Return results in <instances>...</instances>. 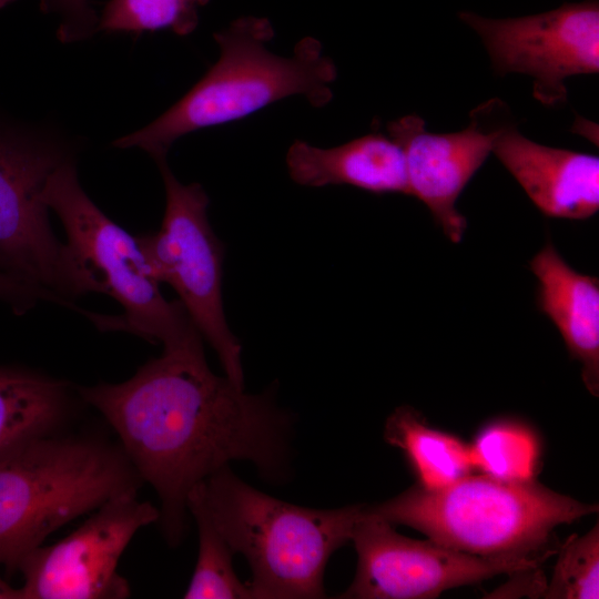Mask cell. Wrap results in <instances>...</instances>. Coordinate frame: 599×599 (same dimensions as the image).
I'll return each mask as SVG.
<instances>
[{
	"label": "cell",
	"instance_id": "6da1fadb",
	"mask_svg": "<svg viewBox=\"0 0 599 599\" xmlns=\"http://www.w3.org/2000/svg\"><path fill=\"white\" fill-rule=\"evenodd\" d=\"M78 393L111 425L140 479L158 494L159 522L171 546L184 536L190 490L216 470L247 460L267 479L285 471L290 416L271 390L247 394L214 374L202 336L163 347L124 382Z\"/></svg>",
	"mask_w": 599,
	"mask_h": 599
},
{
	"label": "cell",
	"instance_id": "7a4b0ae2",
	"mask_svg": "<svg viewBox=\"0 0 599 599\" xmlns=\"http://www.w3.org/2000/svg\"><path fill=\"white\" fill-rule=\"evenodd\" d=\"M273 37L271 21L255 16L215 32L220 54L206 73L159 118L113 145L141 149L156 162L166 159L177 139L242 120L283 99L302 95L313 106L326 105L337 70L321 42L303 38L291 57H282L267 48Z\"/></svg>",
	"mask_w": 599,
	"mask_h": 599
},
{
	"label": "cell",
	"instance_id": "3957f363",
	"mask_svg": "<svg viewBox=\"0 0 599 599\" xmlns=\"http://www.w3.org/2000/svg\"><path fill=\"white\" fill-rule=\"evenodd\" d=\"M598 512L535 479L469 474L439 488L416 485L365 514L404 525L451 549L484 557H548L556 527Z\"/></svg>",
	"mask_w": 599,
	"mask_h": 599
},
{
	"label": "cell",
	"instance_id": "277c9868",
	"mask_svg": "<svg viewBox=\"0 0 599 599\" xmlns=\"http://www.w3.org/2000/svg\"><path fill=\"white\" fill-rule=\"evenodd\" d=\"M211 517L252 570L256 599L324 598L332 554L351 540L364 506L312 509L266 495L236 477L229 465L204 480Z\"/></svg>",
	"mask_w": 599,
	"mask_h": 599
},
{
	"label": "cell",
	"instance_id": "5b68a950",
	"mask_svg": "<svg viewBox=\"0 0 599 599\" xmlns=\"http://www.w3.org/2000/svg\"><path fill=\"white\" fill-rule=\"evenodd\" d=\"M141 479L120 445L51 434L0 458V565L21 559L69 521Z\"/></svg>",
	"mask_w": 599,
	"mask_h": 599
},
{
	"label": "cell",
	"instance_id": "8992f818",
	"mask_svg": "<svg viewBox=\"0 0 599 599\" xmlns=\"http://www.w3.org/2000/svg\"><path fill=\"white\" fill-rule=\"evenodd\" d=\"M41 200L63 224L74 295L103 293L123 308L116 317L88 313L101 329L129 332L163 347L201 335L181 302L162 295L138 237L108 217L83 191L74 159L52 172Z\"/></svg>",
	"mask_w": 599,
	"mask_h": 599
},
{
	"label": "cell",
	"instance_id": "52a82bcc",
	"mask_svg": "<svg viewBox=\"0 0 599 599\" xmlns=\"http://www.w3.org/2000/svg\"><path fill=\"white\" fill-rule=\"evenodd\" d=\"M165 189L158 232L138 236L152 274L174 288L191 321L215 351L225 376L244 388L241 344L229 327L222 297L223 246L209 219V197L199 183L183 184L166 159L156 161Z\"/></svg>",
	"mask_w": 599,
	"mask_h": 599
},
{
	"label": "cell",
	"instance_id": "ba28073f",
	"mask_svg": "<svg viewBox=\"0 0 599 599\" xmlns=\"http://www.w3.org/2000/svg\"><path fill=\"white\" fill-rule=\"evenodd\" d=\"M70 159L59 138L0 120V272L68 302L75 296L64 244L53 234L41 194Z\"/></svg>",
	"mask_w": 599,
	"mask_h": 599
},
{
	"label": "cell",
	"instance_id": "9c48e42d",
	"mask_svg": "<svg viewBox=\"0 0 599 599\" xmlns=\"http://www.w3.org/2000/svg\"><path fill=\"white\" fill-rule=\"evenodd\" d=\"M351 540L358 561L355 578L338 598L429 599L443 591L481 582L498 575L535 570L547 557H484L433 540L399 535L392 524L365 514Z\"/></svg>",
	"mask_w": 599,
	"mask_h": 599
},
{
	"label": "cell",
	"instance_id": "30bf717a",
	"mask_svg": "<svg viewBox=\"0 0 599 599\" xmlns=\"http://www.w3.org/2000/svg\"><path fill=\"white\" fill-rule=\"evenodd\" d=\"M138 491L116 495L73 532L28 552L18 568L22 599H123L129 582L116 571L134 535L160 519V509L141 501Z\"/></svg>",
	"mask_w": 599,
	"mask_h": 599
},
{
	"label": "cell",
	"instance_id": "8fae6325",
	"mask_svg": "<svg viewBox=\"0 0 599 599\" xmlns=\"http://www.w3.org/2000/svg\"><path fill=\"white\" fill-rule=\"evenodd\" d=\"M459 19L481 39L496 73L534 78V97L565 102V79L599 70V3L585 0L531 16L494 19L471 11Z\"/></svg>",
	"mask_w": 599,
	"mask_h": 599
},
{
	"label": "cell",
	"instance_id": "7c38bea8",
	"mask_svg": "<svg viewBox=\"0 0 599 599\" xmlns=\"http://www.w3.org/2000/svg\"><path fill=\"white\" fill-rule=\"evenodd\" d=\"M506 110L501 100H489L470 112L466 129L451 133L428 132L418 115L387 123L388 135L405 154L410 195L428 207L453 243H460L467 229L456 202L491 153L494 140L506 124L497 120Z\"/></svg>",
	"mask_w": 599,
	"mask_h": 599
},
{
	"label": "cell",
	"instance_id": "4fadbf2b",
	"mask_svg": "<svg viewBox=\"0 0 599 599\" xmlns=\"http://www.w3.org/2000/svg\"><path fill=\"white\" fill-rule=\"evenodd\" d=\"M491 153L545 215L586 220L599 209V158L551 148L524 136L506 123Z\"/></svg>",
	"mask_w": 599,
	"mask_h": 599
},
{
	"label": "cell",
	"instance_id": "5bb4252c",
	"mask_svg": "<svg viewBox=\"0 0 599 599\" xmlns=\"http://www.w3.org/2000/svg\"><path fill=\"white\" fill-rule=\"evenodd\" d=\"M538 281L536 304L560 333L581 378L599 395V280L573 270L548 241L530 260Z\"/></svg>",
	"mask_w": 599,
	"mask_h": 599
},
{
	"label": "cell",
	"instance_id": "9a60e30c",
	"mask_svg": "<svg viewBox=\"0 0 599 599\" xmlns=\"http://www.w3.org/2000/svg\"><path fill=\"white\" fill-rule=\"evenodd\" d=\"M286 166L290 177L303 186L351 185L375 194L410 195L403 149L383 133L326 149L295 140Z\"/></svg>",
	"mask_w": 599,
	"mask_h": 599
},
{
	"label": "cell",
	"instance_id": "2e32d148",
	"mask_svg": "<svg viewBox=\"0 0 599 599\" xmlns=\"http://www.w3.org/2000/svg\"><path fill=\"white\" fill-rule=\"evenodd\" d=\"M72 403V389L67 382L0 366V458L58 433Z\"/></svg>",
	"mask_w": 599,
	"mask_h": 599
},
{
	"label": "cell",
	"instance_id": "e0dca14e",
	"mask_svg": "<svg viewBox=\"0 0 599 599\" xmlns=\"http://www.w3.org/2000/svg\"><path fill=\"white\" fill-rule=\"evenodd\" d=\"M384 438L404 453L417 485L425 488L449 485L474 470L469 445L430 427L413 407H398L388 416Z\"/></svg>",
	"mask_w": 599,
	"mask_h": 599
},
{
	"label": "cell",
	"instance_id": "ac0fdd59",
	"mask_svg": "<svg viewBox=\"0 0 599 599\" xmlns=\"http://www.w3.org/2000/svg\"><path fill=\"white\" fill-rule=\"evenodd\" d=\"M199 531V555L186 599H244L252 598L248 583L234 572L233 551L216 528L207 508L204 480L196 484L186 500Z\"/></svg>",
	"mask_w": 599,
	"mask_h": 599
},
{
	"label": "cell",
	"instance_id": "d6986e66",
	"mask_svg": "<svg viewBox=\"0 0 599 599\" xmlns=\"http://www.w3.org/2000/svg\"><path fill=\"white\" fill-rule=\"evenodd\" d=\"M470 447L474 469L504 480L535 479L540 443L531 428L514 419H497L481 428Z\"/></svg>",
	"mask_w": 599,
	"mask_h": 599
},
{
	"label": "cell",
	"instance_id": "ffe728a7",
	"mask_svg": "<svg viewBox=\"0 0 599 599\" xmlns=\"http://www.w3.org/2000/svg\"><path fill=\"white\" fill-rule=\"evenodd\" d=\"M209 0H109L99 16L98 31L143 33L170 30L177 35L192 33L200 21V9Z\"/></svg>",
	"mask_w": 599,
	"mask_h": 599
},
{
	"label": "cell",
	"instance_id": "44dd1931",
	"mask_svg": "<svg viewBox=\"0 0 599 599\" xmlns=\"http://www.w3.org/2000/svg\"><path fill=\"white\" fill-rule=\"evenodd\" d=\"M550 581L541 592L547 599L599 598V526L572 535L558 551Z\"/></svg>",
	"mask_w": 599,
	"mask_h": 599
},
{
	"label": "cell",
	"instance_id": "7402d4cb",
	"mask_svg": "<svg viewBox=\"0 0 599 599\" xmlns=\"http://www.w3.org/2000/svg\"><path fill=\"white\" fill-rule=\"evenodd\" d=\"M40 9L59 17L57 37L62 43L87 40L98 31L99 16L89 0H41Z\"/></svg>",
	"mask_w": 599,
	"mask_h": 599
},
{
	"label": "cell",
	"instance_id": "603a6c76",
	"mask_svg": "<svg viewBox=\"0 0 599 599\" xmlns=\"http://www.w3.org/2000/svg\"><path fill=\"white\" fill-rule=\"evenodd\" d=\"M0 301L7 303L18 315L31 309L40 301L70 305L69 302L47 290L29 285L2 272H0Z\"/></svg>",
	"mask_w": 599,
	"mask_h": 599
},
{
	"label": "cell",
	"instance_id": "cb8c5ba5",
	"mask_svg": "<svg viewBox=\"0 0 599 599\" xmlns=\"http://www.w3.org/2000/svg\"><path fill=\"white\" fill-rule=\"evenodd\" d=\"M0 599H22L21 588H13L0 576Z\"/></svg>",
	"mask_w": 599,
	"mask_h": 599
},
{
	"label": "cell",
	"instance_id": "d4e9b609",
	"mask_svg": "<svg viewBox=\"0 0 599 599\" xmlns=\"http://www.w3.org/2000/svg\"><path fill=\"white\" fill-rule=\"evenodd\" d=\"M16 1H18V0H0V9H3L6 7H8L9 4L14 3Z\"/></svg>",
	"mask_w": 599,
	"mask_h": 599
}]
</instances>
